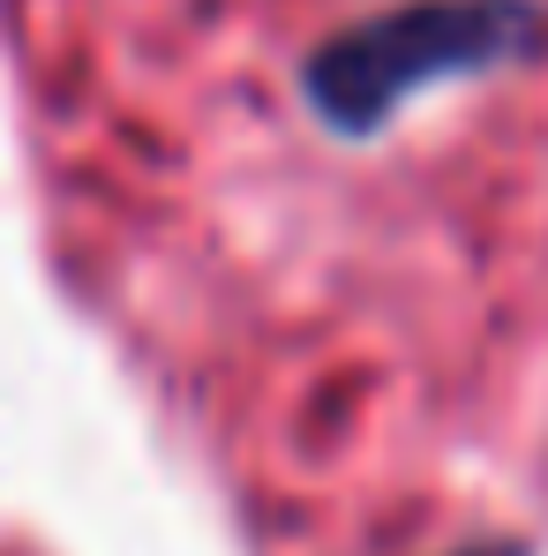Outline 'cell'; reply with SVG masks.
Returning a JSON list of instances; mask_svg holds the SVG:
<instances>
[{
  "label": "cell",
  "instance_id": "obj_1",
  "mask_svg": "<svg viewBox=\"0 0 548 556\" xmlns=\"http://www.w3.org/2000/svg\"><path fill=\"white\" fill-rule=\"evenodd\" d=\"M541 46V0H391L301 61V98L331 136H383L413 98L519 68Z\"/></svg>",
  "mask_w": 548,
  "mask_h": 556
},
{
  "label": "cell",
  "instance_id": "obj_2",
  "mask_svg": "<svg viewBox=\"0 0 548 556\" xmlns=\"http://www.w3.org/2000/svg\"><path fill=\"white\" fill-rule=\"evenodd\" d=\"M466 556H526L519 542H496V549H466Z\"/></svg>",
  "mask_w": 548,
  "mask_h": 556
}]
</instances>
